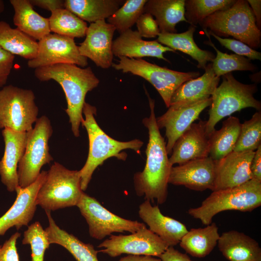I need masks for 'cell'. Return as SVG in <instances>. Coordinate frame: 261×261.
Listing matches in <instances>:
<instances>
[{
	"label": "cell",
	"instance_id": "ffe728a7",
	"mask_svg": "<svg viewBox=\"0 0 261 261\" xmlns=\"http://www.w3.org/2000/svg\"><path fill=\"white\" fill-rule=\"evenodd\" d=\"M5 148L0 160L1 182L9 191H15L19 187L17 167L26 146L28 132H17L9 129L2 130Z\"/></svg>",
	"mask_w": 261,
	"mask_h": 261
},
{
	"label": "cell",
	"instance_id": "ac0fdd59",
	"mask_svg": "<svg viewBox=\"0 0 261 261\" xmlns=\"http://www.w3.org/2000/svg\"><path fill=\"white\" fill-rule=\"evenodd\" d=\"M254 151H232L216 160L215 180L213 191L232 188L251 179L250 165Z\"/></svg>",
	"mask_w": 261,
	"mask_h": 261
},
{
	"label": "cell",
	"instance_id": "30bf717a",
	"mask_svg": "<svg viewBox=\"0 0 261 261\" xmlns=\"http://www.w3.org/2000/svg\"><path fill=\"white\" fill-rule=\"evenodd\" d=\"M34 92L13 85L0 90V129L28 132L38 114Z\"/></svg>",
	"mask_w": 261,
	"mask_h": 261
},
{
	"label": "cell",
	"instance_id": "c3c4849f",
	"mask_svg": "<svg viewBox=\"0 0 261 261\" xmlns=\"http://www.w3.org/2000/svg\"><path fill=\"white\" fill-rule=\"evenodd\" d=\"M4 10V4L3 0H0V14L2 13Z\"/></svg>",
	"mask_w": 261,
	"mask_h": 261
},
{
	"label": "cell",
	"instance_id": "2e32d148",
	"mask_svg": "<svg viewBox=\"0 0 261 261\" xmlns=\"http://www.w3.org/2000/svg\"><path fill=\"white\" fill-rule=\"evenodd\" d=\"M47 172L42 171L36 180L25 187H18L16 199L11 208L0 218V235L13 226L17 230L27 226L33 218L36 209V197L44 181Z\"/></svg>",
	"mask_w": 261,
	"mask_h": 261
},
{
	"label": "cell",
	"instance_id": "b9f144b4",
	"mask_svg": "<svg viewBox=\"0 0 261 261\" xmlns=\"http://www.w3.org/2000/svg\"><path fill=\"white\" fill-rule=\"evenodd\" d=\"M14 56L0 47V87L7 83L14 65Z\"/></svg>",
	"mask_w": 261,
	"mask_h": 261
},
{
	"label": "cell",
	"instance_id": "7402d4cb",
	"mask_svg": "<svg viewBox=\"0 0 261 261\" xmlns=\"http://www.w3.org/2000/svg\"><path fill=\"white\" fill-rule=\"evenodd\" d=\"M137 30L131 29L120 34L112 44V52L116 57L130 58H141L143 57H155L169 62L163 53L175 51L164 46L156 40L145 41Z\"/></svg>",
	"mask_w": 261,
	"mask_h": 261
},
{
	"label": "cell",
	"instance_id": "44dd1931",
	"mask_svg": "<svg viewBox=\"0 0 261 261\" xmlns=\"http://www.w3.org/2000/svg\"><path fill=\"white\" fill-rule=\"evenodd\" d=\"M140 218L148 225L149 229L157 235L169 246L179 243L188 231L186 226L180 221L163 215L158 205L152 206L145 200L139 206Z\"/></svg>",
	"mask_w": 261,
	"mask_h": 261
},
{
	"label": "cell",
	"instance_id": "ab89813d",
	"mask_svg": "<svg viewBox=\"0 0 261 261\" xmlns=\"http://www.w3.org/2000/svg\"><path fill=\"white\" fill-rule=\"evenodd\" d=\"M136 24L137 31L142 37L155 38L160 33L155 19L149 14H142Z\"/></svg>",
	"mask_w": 261,
	"mask_h": 261
},
{
	"label": "cell",
	"instance_id": "9a60e30c",
	"mask_svg": "<svg viewBox=\"0 0 261 261\" xmlns=\"http://www.w3.org/2000/svg\"><path fill=\"white\" fill-rule=\"evenodd\" d=\"M116 30L105 20L90 23L85 39L78 46L80 55L91 59L98 67L110 68L113 64V38Z\"/></svg>",
	"mask_w": 261,
	"mask_h": 261
},
{
	"label": "cell",
	"instance_id": "60d3db41",
	"mask_svg": "<svg viewBox=\"0 0 261 261\" xmlns=\"http://www.w3.org/2000/svg\"><path fill=\"white\" fill-rule=\"evenodd\" d=\"M20 235V233L16 232L2 246H0V261H19L16 242Z\"/></svg>",
	"mask_w": 261,
	"mask_h": 261
},
{
	"label": "cell",
	"instance_id": "f35d334b",
	"mask_svg": "<svg viewBox=\"0 0 261 261\" xmlns=\"http://www.w3.org/2000/svg\"><path fill=\"white\" fill-rule=\"evenodd\" d=\"M204 32L206 35L213 36L222 46L233 51L237 55L246 57L249 59L260 60L261 59V53L260 52L251 48L240 41L236 39L223 38L207 31Z\"/></svg>",
	"mask_w": 261,
	"mask_h": 261
},
{
	"label": "cell",
	"instance_id": "f6af8a7d",
	"mask_svg": "<svg viewBox=\"0 0 261 261\" xmlns=\"http://www.w3.org/2000/svg\"><path fill=\"white\" fill-rule=\"evenodd\" d=\"M29 1L33 6H37L51 12L64 8L65 0H29Z\"/></svg>",
	"mask_w": 261,
	"mask_h": 261
},
{
	"label": "cell",
	"instance_id": "d6986e66",
	"mask_svg": "<svg viewBox=\"0 0 261 261\" xmlns=\"http://www.w3.org/2000/svg\"><path fill=\"white\" fill-rule=\"evenodd\" d=\"M206 121L193 123L176 141L169 158L170 164L181 165L209 156L210 136L206 131Z\"/></svg>",
	"mask_w": 261,
	"mask_h": 261
},
{
	"label": "cell",
	"instance_id": "5bb4252c",
	"mask_svg": "<svg viewBox=\"0 0 261 261\" xmlns=\"http://www.w3.org/2000/svg\"><path fill=\"white\" fill-rule=\"evenodd\" d=\"M211 98L188 104L170 105L168 110L156 118L159 129H165L167 139L166 144L168 154H171L173 147L178 138L198 118L200 114L210 106Z\"/></svg>",
	"mask_w": 261,
	"mask_h": 261
},
{
	"label": "cell",
	"instance_id": "277c9868",
	"mask_svg": "<svg viewBox=\"0 0 261 261\" xmlns=\"http://www.w3.org/2000/svg\"><path fill=\"white\" fill-rule=\"evenodd\" d=\"M199 25L204 32L219 37L231 36L253 49L261 45V30L247 0H235L230 7L213 13Z\"/></svg>",
	"mask_w": 261,
	"mask_h": 261
},
{
	"label": "cell",
	"instance_id": "bcb514c9",
	"mask_svg": "<svg viewBox=\"0 0 261 261\" xmlns=\"http://www.w3.org/2000/svg\"><path fill=\"white\" fill-rule=\"evenodd\" d=\"M256 19V25L259 29L261 28V0H247Z\"/></svg>",
	"mask_w": 261,
	"mask_h": 261
},
{
	"label": "cell",
	"instance_id": "e0dca14e",
	"mask_svg": "<svg viewBox=\"0 0 261 261\" xmlns=\"http://www.w3.org/2000/svg\"><path fill=\"white\" fill-rule=\"evenodd\" d=\"M216 160L210 157L190 160L178 166H172L168 183L184 186L196 190L214 189Z\"/></svg>",
	"mask_w": 261,
	"mask_h": 261
},
{
	"label": "cell",
	"instance_id": "484cf974",
	"mask_svg": "<svg viewBox=\"0 0 261 261\" xmlns=\"http://www.w3.org/2000/svg\"><path fill=\"white\" fill-rule=\"evenodd\" d=\"M185 0H147L144 13L154 16L160 33H176L175 26L185 17Z\"/></svg>",
	"mask_w": 261,
	"mask_h": 261
},
{
	"label": "cell",
	"instance_id": "6da1fadb",
	"mask_svg": "<svg viewBox=\"0 0 261 261\" xmlns=\"http://www.w3.org/2000/svg\"><path fill=\"white\" fill-rule=\"evenodd\" d=\"M150 109L148 117L143 123L148 131V142L145 150L146 160L141 172L134 176L136 194L144 196L150 202L156 200L158 204L163 203L168 194V180L172 165L169 161L164 139L160 134L155 114V102L146 91Z\"/></svg>",
	"mask_w": 261,
	"mask_h": 261
},
{
	"label": "cell",
	"instance_id": "ba28073f",
	"mask_svg": "<svg viewBox=\"0 0 261 261\" xmlns=\"http://www.w3.org/2000/svg\"><path fill=\"white\" fill-rule=\"evenodd\" d=\"M117 63L112 66L123 72H130L140 76L149 82L157 89L166 107L175 90L184 82L198 77V72H181L162 67L142 58L118 57Z\"/></svg>",
	"mask_w": 261,
	"mask_h": 261
},
{
	"label": "cell",
	"instance_id": "7bdbcfd3",
	"mask_svg": "<svg viewBox=\"0 0 261 261\" xmlns=\"http://www.w3.org/2000/svg\"><path fill=\"white\" fill-rule=\"evenodd\" d=\"M250 171L251 179L261 181V145L254 151Z\"/></svg>",
	"mask_w": 261,
	"mask_h": 261
},
{
	"label": "cell",
	"instance_id": "83f0119b",
	"mask_svg": "<svg viewBox=\"0 0 261 261\" xmlns=\"http://www.w3.org/2000/svg\"><path fill=\"white\" fill-rule=\"evenodd\" d=\"M49 225L45 229L49 243L56 244L66 248L77 261H99L98 251L92 245L85 243L72 234L60 229L52 218L50 211H45Z\"/></svg>",
	"mask_w": 261,
	"mask_h": 261
},
{
	"label": "cell",
	"instance_id": "cb8c5ba5",
	"mask_svg": "<svg viewBox=\"0 0 261 261\" xmlns=\"http://www.w3.org/2000/svg\"><path fill=\"white\" fill-rule=\"evenodd\" d=\"M204 70L202 76L184 82L175 90L170 105L190 104L211 97L218 87L220 77L215 75L212 63L208 64Z\"/></svg>",
	"mask_w": 261,
	"mask_h": 261
},
{
	"label": "cell",
	"instance_id": "f1b7e54d",
	"mask_svg": "<svg viewBox=\"0 0 261 261\" xmlns=\"http://www.w3.org/2000/svg\"><path fill=\"white\" fill-rule=\"evenodd\" d=\"M122 0H65L64 8L90 23L105 20L125 2Z\"/></svg>",
	"mask_w": 261,
	"mask_h": 261
},
{
	"label": "cell",
	"instance_id": "5b68a950",
	"mask_svg": "<svg viewBox=\"0 0 261 261\" xmlns=\"http://www.w3.org/2000/svg\"><path fill=\"white\" fill-rule=\"evenodd\" d=\"M261 205V181L251 179L237 187L213 191L200 206L189 209L188 213L206 226L221 212H251Z\"/></svg>",
	"mask_w": 261,
	"mask_h": 261
},
{
	"label": "cell",
	"instance_id": "4316f807",
	"mask_svg": "<svg viewBox=\"0 0 261 261\" xmlns=\"http://www.w3.org/2000/svg\"><path fill=\"white\" fill-rule=\"evenodd\" d=\"M196 26L191 25L188 29L181 33H160L156 41L174 51L179 50L188 55L198 62L197 67L205 69L207 63L215 58L211 52L199 48L195 43L193 35Z\"/></svg>",
	"mask_w": 261,
	"mask_h": 261
},
{
	"label": "cell",
	"instance_id": "8d00e7d4",
	"mask_svg": "<svg viewBox=\"0 0 261 261\" xmlns=\"http://www.w3.org/2000/svg\"><path fill=\"white\" fill-rule=\"evenodd\" d=\"M261 145V112H256L248 120L241 124L233 151H255Z\"/></svg>",
	"mask_w": 261,
	"mask_h": 261
},
{
	"label": "cell",
	"instance_id": "7c38bea8",
	"mask_svg": "<svg viewBox=\"0 0 261 261\" xmlns=\"http://www.w3.org/2000/svg\"><path fill=\"white\" fill-rule=\"evenodd\" d=\"M36 56L28 61L29 68L36 69L57 64H72L84 68L87 58L81 56L74 38L49 33L38 42Z\"/></svg>",
	"mask_w": 261,
	"mask_h": 261
},
{
	"label": "cell",
	"instance_id": "f546056e",
	"mask_svg": "<svg viewBox=\"0 0 261 261\" xmlns=\"http://www.w3.org/2000/svg\"><path fill=\"white\" fill-rule=\"evenodd\" d=\"M214 222L204 228H193L182 237L179 244L193 257L203 258L209 255L218 244L220 235Z\"/></svg>",
	"mask_w": 261,
	"mask_h": 261
},
{
	"label": "cell",
	"instance_id": "7dc6e473",
	"mask_svg": "<svg viewBox=\"0 0 261 261\" xmlns=\"http://www.w3.org/2000/svg\"><path fill=\"white\" fill-rule=\"evenodd\" d=\"M118 261H161L160 259L148 255H129L121 258Z\"/></svg>",
	"mask_w": 261,
	"mask_h": 261
},
{
	"label": "cell",
	"instance_id": "4dcf8cb0",
	"mask_svg": "<svg viewBox=\"0 0 261 261\" xmlns=\"http://www.w3.org/2000/svg\"><path fill=\"white\" fill-rule=\"evenodd\" d=\"M0 47L13 55L29 60L36 56L38 44L17 28H12L6 22L0 21Z\"/></svg>",
	"mask_w": 261,
	"mask_h": 261
},
{
	"label": "cell",
	"instance_id": "603a6c76",
	"mask_svg": "<svg viewBox=\"0 0 261 261\" xmlns=\"http://www.w3.org/2000/svg\"><path fill=\"white\" fill-rule=\"evenodd\" d=\"M218 245L223 256L230 261H261L259 243L243 232L234 230L224 232Z\"/></svg>",
	"mask_w": 261,
	"mask_h": 261
},
{
	"label": "cell",
	"instance_id": "e575fe53",
	"mask_svg": "<svg viewBox=\"0 0 261 261\" xmlns=\"http://www.w3.org/2000/svg\"><path fill=\"white\" fill-rule=\"evenodd\" d=\"M209 40L204 44L211 46L217 52V55L212 60V67L215 75L220 77L234 71H254L256 67L250 60L245 57L236 54H228L219 51L211 41L209 35H207Z\"/></svg>",
	"mask_w": 261,
	"mask_h": 261
},
{
	"label": "cell",
	"instance_id": "8fae6325",
	"mask_svg": "<svg viewBox=\"0 0 261 261\" xmlns=\"http://www.w3.org/2000/svg\"><path fill=\"white\" fill-rule=\"evenodd\" d=\"M76 206L88 224L90 236L97 240H102L114 232L134 233L146 227L144 223L113 214L96 199L84 192Z\"/></svg>",
	"mask_w": 261,
	"mask_h": 261
},
{
	"label": "cell",
	"instance_id": "1f68e13d",
	"mask_svg": "<svg viewBox=\"0 0 261 261\" xmlns=\"http://www.w3.org/2000/svg\"><path fill=\"white\" fill-rule=\"evenodd\" d=\"M241 126L240 120L235 116H230L223 121L221 128L210 136L209 156L218 160L233 151Z\"/></svg>",
	"mask_w": 261,
	"mask_h": 261
},
{
	"label": "cell",
	"instance_id": "74e56055",
	"mask_svg": "<svg viewBox=\"0 0 261 261\" xmlns=\"http://www.w3.org/2000/svg\"><path fill=\"white\" fill-rule=\"evenodd\" d=\"M22 244L30 245L32 261H44L45 250L50 244L45 230L38 221L29 225L24 232Z\"/></svg>",
	"mask_w": 261,
	"mask_h": 261
},
{
	"label": "cell",
	"instance_id": "8992f818",
	"mask_svg": "<svg viewBox=\"0 0 261 261\" xmlns=\"http://www.w3.org/2000/svg\"><path fill=\"white\" fill-rule=\"evenodd\" d=\"M222 81L211 96L212 103L206 131L210 136L216 125L224 117L242 109L252 107L261 111V102L254 97L257 91L255 84H245L237 81L232 72L222 76Z\"/></svg>",
	"mask_w": 261,
	"mask_h": 261
},
{
	"label": "cell",
	"instance_id": "d590c367",
	"mask_svg": "<svg viewBox=\"0 0 261 261\" xmlns=\"http://www.w3.org/2000/svg\"><path fill=\"white\" fill-rule=\"evenodd\" d=\"M147 0H127L111 16L107 23L112 25L121 34L130 29L143 14Z\"/></svg>",
	"mask_w": 261,
	"mask_h": 261
},
{
	"label": "cell",
	"instance_id": "7a4b0ae2",
	"mask_svg": "<svg viewBox=\"0 0 261 261\" xmlns=\"http://www.w3.org/2000/svg\"><path fill=\"white\" fill-rule=\"evenodd\" d=\"M34 74L41 81L53 80L61 86L67 101L65 112L69 117L72 131L75 137H79L86 96L100 83L91 67L57 64L36 68Z\"/></svg>",
	"mask_w": 261,
	"mask_h": 261
},
{
	"label": "cell",
	"instance_id": "3957f363",
	"mask_svg": "<svg viewBox=\"0 0 261 261\" xmlns=\"http://www.w3.org/2000/svg\"><path fill=\"white\" fill-rule=\"evenodd\" d=\"M96 108L85 102L83 114L85 116L81 124L87 130L89 140V151L86 162L79 170L81 188L86 190L90 181L94 171L107 159L115 157L125 160L127 155L121 153L123 150L130 149L140 153L143 142L139 139L127 142L116 140L109 136L98 125L95 118Z\"/></svg>",
	"mask_w": 261,
	"mask_h": 261
},
{
	"label": "cell",
	"instance_id": "d4e9b609",
	"mask_svg": "<svg viewBox=\"0 0 261 261\" xmlns=\"http://www.w3.org/2000/svg\"><path fill=\"white\" fill-rule=\"evenodd\" d=\"M14 11L13 22L17 28L35 40L51 33L48 18L35 11L29 0H10Z\"/></svg>",
	"mask_w": 261,
	"mask_h": 261
},
{
	"label": "cell",
	"instance_id": "4fadbf2b",
	"mask_svg": "<svg viewBox=\"0 0 261 261\" xmlns=\"http://www.w3.org/2000/svg\"><path fill=\"white\" fill-rule=\"evenodd\" d=\"M99 250L112 257L122 254L159 257L169 246L146 227L127 235H112L98 246Z\"/></svg>",
	"mask_w": 261,
	"mask_h": 261
},
{
	"label": "cell",
	"instance_id": "52a82bcc",
	"mask_svg": "<svg viewBox=\"0 0 261 261\" xmlns=\"http://www.w3.org/2000/svg\"><path fill=\"white\" fill-rule=\"evenodd\" d=\"M84 193L79 171L70 170L55 162L36 197V204L45 211L76 206Z\"/></svg>",
	"mask_w": 261,
	"mask_h": 261
},
{
	"label": "cell",
	"instance_id": "836d02e7",
	"mask_svg": "<svg viewBox=\"0 0 261 261\" xmlns=\"http://www.w3.org/2000/svg\"><path fill=\"white\" fill-rule=\"evenodd\" d=\"M235 0H186L185 17L191 25L196 26L213 13L225 10Z\"/></svg>",
	"mask_w": 261,
	"mask_h": 261
},
{
	"label": "cell",
	"instance_id": "9c48e42d",
	"mask_svg": "<svg viewBox=\"0 0 261 261\" xmlns=\"http://www.w3.org/2000/svg\"><path fill=\"white\" fill-rule=\"evenodd\" d=\"M52 133L50 121L45 116L38 118L34 127L28 132L25 150L17 167L18 184L21 188L33 183L43 166L53 160L48 145Z\"/></svg>",
	"mask_w": 261,
	"mask_h": 261
},
{
	"label": "cell",
	"instance_id": "d6a6232c",
	"mask_svg": "<svg viewBox=\"0 0 261 261\" xmlns=\"http://www.w3.org/2000/svg\"><path fill=\"white\" fill-rule=\"evenodd\" d=\"M51 32L73 38L86 36V22L65 8L51 12L48 18Z\"/></svg>",
	"mask_w": 261,
	"mask_h": 261
},
{
	"label": "cell",
	"instance_id": "ee69618b",
	"mask_svg": "<svg viewBox=\"0 0 261 261\" xmlns=\"http://www.w3.org/2000/svg\"><path fill=\"white\" fill-rule=\"evenodd\" d=\"M159 258L161 261H194L187 255L180 252L173 246H169Z\"/></svg>",
	"mask_w": 261,
	"mask_h": 261
}]
</instances>
